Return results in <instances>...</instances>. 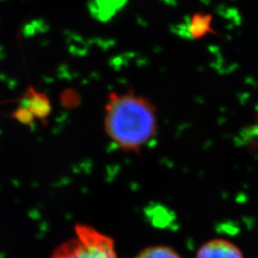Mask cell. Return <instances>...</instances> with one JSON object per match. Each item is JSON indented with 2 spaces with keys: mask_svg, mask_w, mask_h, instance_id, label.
I'll return each mask as SVG.
<instances>
[{
  "mask_svg": "<svg viewBox=\"0 0 258 258\" xmlns=\"http://www.w3.org/2000/svg\"><path fill=\"white\" fill-rule=\"evenodd\" d=\"M156 106L133 90L111 92L104 112V130L126 153H140L158 133Z\"/></svg>",
  "mask_w": 258,
  "mask_h": 258,
  "instance_id": "1",
  "label": "cell"
},
{
  "mask_svg": "<svg viewBox=\"0 0 258 258\" xmlns=\"http://www.w3.org/2000/svg\"><path fill=\"white\" fill-rule=\"evenodd\" d=\"M75 234L59 244L50 258H118L115 241L86 224L75 225Z\"/></svg>",
  "mask_w": 258,
  "mask_h": 258,
  "instance_id": "2",
  "label": "cell"
},
{
  "mask_svg": "<svg viewBox=\"0 0 258 258\" xmlns=\"http://www.w3.org/2000/svg\"><path fill=\"white\" fill-rule=\"evenodd\" d=\"M195 258H244L241 249L225 239H212L198 249Z\"/></svg>",
  "mask_w": 258,
  "mask_h": 258,
  "instance_id": "3",
  "label": "cell"
},
{
  "mask_svg": "<svg viewBox=\"0 0 258 258\" xmlns=\"http://www.w3.org/2000/svg\"><path fill=\"white\" fill-rule=\"evenodd\" d=\"M24 106L21 108V117L20 119L30 121L34 119V117L37 118H44L49 114L50 105L49 102L43 95H39L35 92L33 89H30L28 91V95L23 100Z\"/></svg>",
  "mask_w": 258,
  "mask_h": 258,
  "instance_id": "4",
  "label": "cell"
},
{
  "mask_svg": "<svg viewBox=\"0 0 258 258\" xmlns=\"http://www.w3.org/2000/svg\"><path fill=\"white\" fill-rule=\"evenodd\" d=\"M212 16L210 14L195 13L188 20L186 32L188 37L192 39H201L209 34L217 35V32L212 26Z\"/></svg>",
  "mask_w": 258,
  "mask_h": 258,
  "instance_id": "5",
  "label": "cell"
},
{
  "mask_svg": "<svg viewBox=\"0 0 258 258\" xmlns=\"http://www.w3.org/2000/svg\"><path fill=\"white\" fill-rule=\"evenodd\" d=\"M134 258H182L175 249L165 246L156 245L142 249Z\"/></svg>",
  "mask_w": 258,
  "mask_h": 258,
  "instance_id": "6",
  "label": "cell"
}]
</instances>
